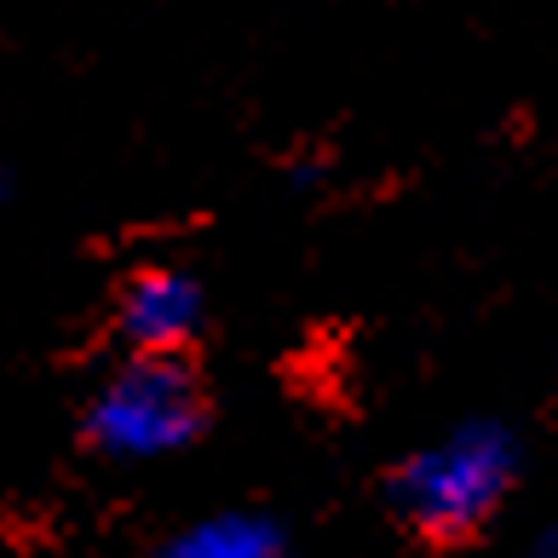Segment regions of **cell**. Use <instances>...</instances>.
Returning <instances> with one entry per match:
<instances>
[{
  "mask_svg": "<svg viewBox=\"0 0 558 558\" xmlns=\"http://www.w3.org/2000/svg\"><path fill=\"white\" fill-rule=\"evenodd\" d=\"M507 449L501 444H449V449H432V454H415L409 466L391 472V512L398 524L415 535L426 553H454L478 535L495 507L507 495Z\"/></svg>",
  "mask_w": 558,
  "mask_h": 558,
  "instance_id": "7a4b0ae2",
  "label": "cell"
},
{
  "mask_svg": "<svg viewBox=\"0 0 558 558\" xmlns=\"http://www.w3.org/2000/svg\"><path fill=\"white\" fill-rule=\"evenodd\" d=\"M214 421V391L196 351H128V368L105 386L87 438L116 454H156L191 444Z\"/></svg>",
  "mask_w": 558,
  "mask_h": 558,
  "instance_id": "6da1fadb",
  "label": "cell"
},
{
  "mask_svg": "<svg viewBox=\"0 0 558 558\" xmlns=\"http://www.w3.org/2000/svg\"><path fill=\"white\" fill-rule=\"evenodd\" d=\"M116 335L128 351H196L202 288L168 265H138L116 288Z\"/></svg>",
  "mask_w": 558,
  "mask_h": 558,
  "instance_id": "3957f363",
  "label": "cell"
}]
</instances>
